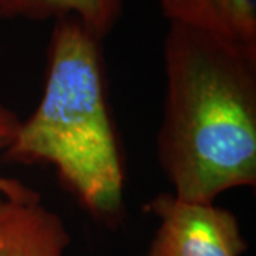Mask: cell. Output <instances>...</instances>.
<instances>
[{"label":"cell","instance_id":"1","mask_svg":"<svg viewBox=\"0 0 256 256\" xmlns=\"http://www.w3.org/2000/svg\"><path fill=\"white\" fill-rule=\"evenodd\" d=\"M156 158L172 194L215 204L256 185V44L170 23Z\"/></svg>","mask_w":256,"mask_h":256},{"label":"cell","instance_id":"2","mask_svg":"<svg viewBox=\"0 0 256 256\" xmlns=\"http://www.w3.org/2000/svg\"><path fill=\"white\" fill-rule=\"evenodd\" d=\"M101 42L74 16L54 20L43 96L20 121L3 160L52 166L92 220L116 228L126 215V165Z\"/></svg>","mask_w":256,"mask_h":256},{"label":"cell","instance_id":"3","mask_svg":"<svg viewBox=\"0 0 256 256\" xmlns=\"http://www.w3.org/2000/svg\"><path fill=\"white\" fill-rule=\"evenodd\" d=\"M144 210L158 220L146 256H242L246 252L236 215L215 204L161 192Z\"/></svg>","mask_w":256,"mask_h":256},{"label":"cell","instance_id":"4","mask_svg":"<svg viewBox=\"0 0 256 256\" xmlns=\"http://www.w3.org/2000/svg\"><path fill=\"white\" fill-rule=\"evenodd\" d=\"M70 232L42 201L0 198V256H63Z\"/></svg>","mask_w":256,"mask_h":256},{"label":"cell","instance_id":"5","mask_svg":"<svg viewBox=\"0 0 256 256\" xmlns=\"http://www.w3.org/2000/svg\"><path fill=\"white\" fill-rule=\"evenodd\" d=\"M170 23L256 44V0H160Z\"/></svg>","mask_w":256,"mask_h":256},{"label":"cell","instance_id":"6","mask_svg":"<svg viewBox=\"0 0 256 256\" xmlns=\"http://www.w3.org/2000/svg\"><path fill=\"white\" fill-rule=\"evenodd\" d=\"M122 12V0H0V18H47L74 16L100 38L110 33Z\"/></svg>","mask_w":256,"mask_h":256},{"label":"cell","instance_id":"7","mask_svg":"<svg viewBox=\"0 0 256 256\" xmlns=\"http://www.w3.org/2000/svg\"><path fill=\"white\" fill-rule=\"evenodd\" d=\"M20 121L18 114L10 110L0 101V151H4L12 144L13 138L18 132ZM0 198L18 202L42 201L40 194L33 188L28 186L18 180L6 178L0 175Z\"/></svg>","mask_w":256,"mask_h":256}]
</instances>
